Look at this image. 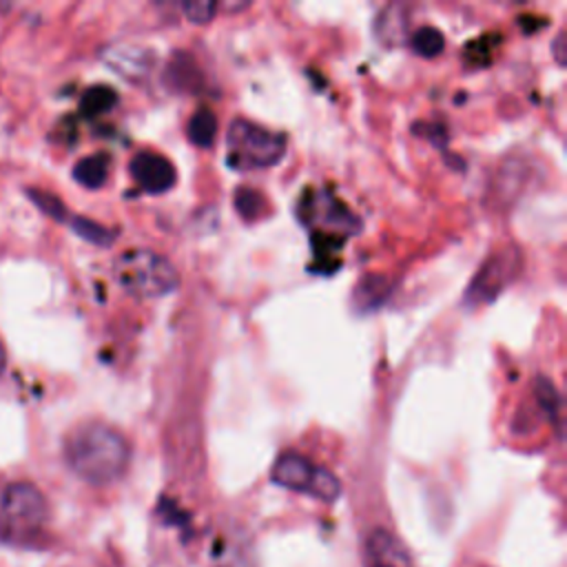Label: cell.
Returning a JSON list of instances; mask_svg holds the SVG:
<instances>
[{"label": "cell", "instance_id": "cell-5", "mask_svg": "<svg viewBox=\"0 0 567 567\" xmlns=\"http://www.w3.org/2000/svg\"><path fill=\"white\" fill-rule=\"evenodd\" d=\"M270 476L277 485L286 489L303 492L326 503L337 501L341 494V483L330 470L315 465L312 461H308L297 452L279 454V458L270 470Z\"/></svg>", "mask_w": 567, "mask_h": 567}, {"label": "cell", "instance_id": "cell-4", "mask_svg": "<svg viewBox=\"0 0 567 567\" xmlns=\"http://www.w3.org/2000/svg\"><path fill=\"white\" fill-rule=\"evenodd\" d=\"M228 164L239 171L268 168L286 153V137L255 122L235 120L226 133Z\"/></svg>", "mask_w": 567, "mask_h": 567}, {"label": "cell", "instance_id": "cell-15", "mask_svg": "<svg viewBox=\"0 0 567 567\" xmlns=\"http://www.w3.org/2000/svg\"><path fill=\"white\" fill-rule=\"evenodd\" d=\"M117 102V93L109 86H91L82 100H80V111L84 115H102L106 111H111Z\"/></svg>", "mask_w": 567, "mask_h": 567}, {"label": "cell", "instance_id": "cell-18", "mask_svg": "<svg viewBox=\"0 0 567 567\" xmlns=\"http://www.w3.org/2000/svg\"><path fill=\"white\" fill-rule=\"evenodd\" d=\"M235 206L244 219H255L264 213V197L257 190L239 188L235 197Z\"/></svg>", "mask_w": 567, "mask_h": 567}, {"label": "cell", "instance_id": "cell-14", "mask_svg": "<svg viewBox=\"0 0 567 567\" xmlns=\"http://www.w3.org/2000/svg\"><path fill=\"white\" fill-rule=\"evenodd\" d=\"M66 224L71 226V230L75 235H80L82 239L95 244V246H111L113 239H115V233L109 230L106 226L89 219V217H82V215H69Z\"/></svg>", "mask_w": 567, "mask_h": 567}, {"label": "cell", "instance_id": "cell-11", "mask_svg": "<svg viewBox=\"0 0 567 567\" xmlns=\"http://www.w3.org/2000/svg\"><path fill=\"white\" fill-rule=\"evenodd\" d=\"M106 175H109L106 155H89L73 166L75 182L86 188H100L106 182Z\"/></svg>", "mask_w": 567, "mask_h": 567}, {"label": "cell", "instance_id": "cell-21", "mask_svg": "<svg viewBox=\"0 0 567 567\" xmlns=\"http://www.w3.org/2000/svg\"><path fill=\"white\" fill-rule=\"evenodd\" d=\"M565 42H567V35H565V31H560L558 35H556V40H554V55H556V60H558V64H565Z\"/></svg>", "mask_w": 567, "mask_h": 567}, {"label": "cell", "instance_id": "cell-7", "mask_svg": "<svg viewBox=\"0 0 567 567\" xmlns=\"http://www.w3.org/2000/svg\"><path fill=\"white\" fill-rule=\"evenodd\" d=\"M131 175L135 184L151 195L166 193L177 182V173L171 159L153 151H142L131 159Z\"/></svg>", "mask_w": 567, "mask_h": 567}, {"label": "cell", "instance_id": "cell-10", "mask_svg": "<svg viewBox=\"0 0 567 567\" xmlns=\"http://www.w3.org/2000/svg\"><path fill=\"white\" fill-rule=\"evenodd\" d=\"M104 60L124 78L140 80L151 69V53L140 47H113L104 53Z\"/></svg>", "mask_w": 567, "mask_h": 567}, {"label": "cell", "instance_id": "cell-17", "mask_svg": "<svg viewBox=\"0 0 567 567\" xmlns=\"http://www.w3.org/2000/svg\"><path fill=\"white\" fill-rule=\"evenodd\" d=\"M385 279L381 277H368L361 281V286L357 288V295H354V303L370 310L372 306H377L383 297H385Z\"/></svg>", "mask_w": 567, "mask_h": 567}, {"label": "cell", "instance_id": "cell-1", "mask_svg": "<svg viewBox=\"0 0 567 567\" xmlns=\"http://www.w3.org/2000/svg\"><path fill=\"white\" fill-rule=\"evenodd\" d=\"M69 470L89 485H111L128 467L131 445L124 434L106 423H84L64 441Z\"/></svg>", "mask_w": 567, "mask_h": 567}, {"label": "cell", "instance_id": "cell-12", "mask_svg": "<svg viewBox=\"0 0 567 567\" xmlns=\"http://www.w3.org/2000/svg\"><path fill=\"white\" fill-rule=\"evenodd\" d=\"M377 35L385 44H399L405 35V16L401 4H390L379 13Z\"/></svg>", "mask_w": 567, "mask_h": 567}, {"label": "cell", "instance_id": "cell-19", "mask_svg": "<svg viewBox=\"0 0 567 567\" xmlns=\"http://www.w3.org/2000/svg\"><path fill=\"white\" fill-rule=\"evenodd\" d=\"M29 195H31V199L38 204V208H40L44 215H49V217H53V219H58V221H66V219H69L66 206H64L55 195L42 193V190H29Z\"/></svg>", "mask_w": 567, "mask_h": 567}, {"label": "cell", "instance_id": "cell-6", "mask_svg": "<svg viewBox=\"0 0 567 567\" xmlns=\"http://www.w3.org/2000/svg\"><path fill=\"white\" fill-rule=\"evenodd\" d=\"M518 261H516V250H503L498 255H494L472 279L467 292H465V303H487L489 299H494L505 286L507 281L514 277Z\"/></svg>", "mask_w": 567, "mask_h": 567}, {"label": "cell", "instance_id": "cell-20", "mask_svg": "<svg viewBox=\"0 0 567 567\" xmlns=\"http://www.w3.org/2000/svg\"><path fill=\"white\" fill-rule=\"evenodd\" d=\"M184 16L195 22V24H206L213 20V16L217 13V4L215 2H202V0H193V2H184L182 4Z\"/></svg>", "mask_w": 567, "mask_h": 567}, {"label": "cell", "instance_id": "cell-2", "mask_svg": "<svg viewBox=\"0 0 567 567\" xmlns=\"http://www.w3.org/2000/svg\"><path fill=\"white\" fill-rule=\"evenodd\" d=\"M117 286L137 299H159L179 286L177 268L159 252L148 248H131L113 261Z\"/></svg>", "mask_w": 567, "mask_h": 567}, {"label": "cell", "instance_id": "cell-16", "mask_svg": "<svg viewBox=\"0 0 567 567\" xmlns=\"http://www.w3.org/2000/svg\"><path fill=\"white\" fill-rule=\"evenodd\" d=\"M410 47L414 49V53L423 55V58H434L443 51L445 47V38L436 27H421L412 33L410 38Z\"/></svg>", "mask_w": 567, "mask_h": 567}, {"label": "cell", "instance_id": "cell-9", "mask_svg": "<svg viewBox=\"0 0 567 567\" xmlns=\"http://www.w3.org/2000/svg\"><path fill=\"white\" fill-rule=\"evenodd\" d=\"M365 567H414V563L392 532L377 527L365 540Z\"/></svg>", "mask_w": 567, "mask_h": 567}, {"label": "cell", "instance_id": "cell-13", "mask_svg": "<svg viewBox=\"0 0 567 567\" xmlns=\"http://www.w3.org/2000/svg\"><path fill=\"white\" fill-rule=\"evenodd\" d=\"M215 131H217V120L208 109H199L190 115L188 126H186V135L195 146H210L215 140Z\"/></svg>", "mask_w": 567, "mask_h": 567}, {"label": "cell", "instance_id": "cell-3", "mask_svg": "<svg viewBox=\"0 0 567 567\" xmlns=\"http://www.w3.org/2000/svg\"><path fill=\"white\" fill-rule=\"evenodd\" d=\"M47 520L49 503L33 483L16 481L0 492V540L29 545L42 534Z\"/></svg>", "mask_w": 567, "mask_h": 567}, {"label": "cell", "instance_id": "cell-8", "mask_svg": "<svg viewBox=\"0 0 567 567\" xmlns=\"http://www.w3.org/2000/svg\"><path fill=\"white\" fill-rule=\"evenodd\" d=\"M299 217L315 228H332L343 233H352L357 228V219L350 215V210L328 193L306 197L303 213H299Z\"/></svg>", "mask_w": 567, "mask_h": 567}, {"label": "cell", "instance_id": "cell-22", "mask_svg": "<svg viewBox=\"0 0 567 567\" xmlns=\"http://www.w3.org/2000/svg\"><path fill=\"white\" fill-rule=\"evenodd\" d=\"M4 368H7V352H4V346L0 341V374L4 372Z\"/></svg>", "mask_w": 567, "mask_h": 567}]
</instances>
